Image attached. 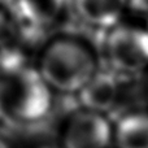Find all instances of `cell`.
Listing matches in <instances>:
<instances>
[{
	"mask_svg": "<svg viewBox=\"0 0 148 148\" xmlns=\"http://www.w3.org/2000/svg\"><path fill=\"white\" fill-rule=\"evenodd\" d=\"M53 92L77 95L97 72L92 48L81 38L69 34L46 42L35 64Z\"/></svg>",
	"mask_w": 148,
	"mask_h": 148,
	"instance_id": "1",
	"label": "cell"
},
{
	"mask_svg": "<svg viewBox=\"0 0 148 148\" xmlns=\"http://www.w3.org/2000/svg\"><path fill=\"white\" fill-rule=\"evenodd\" d=\"M53 107V91L35 65L1 70L0 118L4 122L35 125L48 117Z\"/></svg>",
	"mask_w": 148,
	"mask_h": 148,
	"instance_id": "2",
	"label": "cell"
},
{
	"mask_svg": "<svg viewBox=\"0 0 148 148\" xmlns=\"http://www.w3.org/2000/svg\"><path fill=\"white\" fill-rule=\"evenodd\" d=\"M104 51L109 65L125 74L148 68V31L131 25H117L107 31Z\"/></svg>",
	"mask_w": 148,
	"mask_h": 148,
	"instance_id": "3",
	"label": "cell"
},
{
	"mask_svg": "<svg viewBox=\"0 0 148 148\" xmlns=\"http://www.w3.org/2000/svg\"><path fill=\"white\" fill-rule=\"evenodd\" d=\"M114 127L107 114L77 108L68 114L60 131L61 148H108Z\"/></svg>",
	"mask_w": 148,
	"mask_h": 148,
	"instance_id": "4",
	"label": "cell"
},
{
	"mask_svg": "<svg viewBox=\"0 0 148 148\" xmlns=\"http://www.w3.org/2000/svg\"><path fill=\"white\" fill-rule=\"evenodd\" d=\"M120 86L113 73L97 70L77 94L79 108L105 114L116 105Z\"/></svg>",
	"mask_w": 148,
	"mask_h": 148,
	"instance_id": "5",
	"label": "cell"
},
{
	"mask_svg": "<svg viewBox=\"0 0 148 148\" xmlns=\"http://www.w3.org/2000/svg\"><path fill=\"white\" fill-rule=\"evenodd\" d=\"M70 0H16L12 10L25 26L43 31L55 25Z\"/></svg>",
	"mask_w": 148,
	"mask_h": 148,
	"instance_id": "6",
	"label": "cell"
},
{
	"mask_svg": "<svg viewBox=\"0 0 148 148\" xmlns=\"http://www.w3.org/2000/svg\"><path fill=\"white\" fill-rule=\"evenodd\" d=\"M70 5L87 26L108 31L118 25L127 0H72Z\"/></svg>",
	"mask_w": 148,
	"mask_h": 148,
	"instance_id": "7",
	"label": "cell"
},
{
	"mask_svg": "<svg viewBox=\"0 0 148 148\" xmlns=\"http://www.w3.org/2000/svg\"><path fill=\"white\" fill-rule=\"evenodd\" d=\"M113 140L118 148H148V114L129 113L117 121Z\"/></svg>",
	"mask_w": 148,
	"mask_h": 148,
	"instance_id": "8",
	"label": "cell"
},
{
	"mask_svg": "<svg viewBox=\"0 0 148 148\" xmlns=\"http://www.w3.org/2000/svg\"><path fill=\"white\" fill-rule=\"evenodd\" d=\"M14 3H16V0H0V7L12 9L13 5H14Z\"/></svg>",
	"mask_w": 148,
	"mask_h": 148,
	"instance_id": "9",
	"label": "cell"
},
{
	"mask_svg": "<svg viewBox=\"0 0 148 148\" xmlns=\"http://www.w3.org/2000/svg\"><path fill=\"white\" fill-rule=\"evenodd\" d=\"M130 1L133 3V4H136V5H144L146 9H148V0H127V4Z\"/></svg>",
	"mask_w": 148,
	"mask_h": 148,
	"instance_id": "10",
	"label": "cell"
},
{
	"mask_svg": "<svg viewBox=\"0 0 148 148\" xmlns=\"http://www.w3.org/2000/svg\"><path fill=\"white\" fill-rule=\"evenodd\" d=\"M31 148H61V147H56V146H53V144H38V146H34V147H31Z\"/></svg>",
	"mask_w": 148,
	"mask_h": 148,
	"instance_id": "11",
	"label": "cell"
},
{
	"mask_svg": "<svg viewBox=\"0 0 148 148\" xmlns=\"http://www.w3.org/2000/svg\"><path fill=\"white\" fill-rule=\"evenodd\" d=\"M0 148H10L9 146H8V143L1 138V136H0Z\"/></svg>",
	"mask_w": 148,
	"mask_h": 148,
	"instance_id": "12",
	"label": "cell"
},
{
	"mask_svg": "<svg viewBox=\"0 0 148 148\" xmlns=\"http://www.w3.org/2000/svg\"><path fill=\"white\" fill-rule=\"evenodd\" d=\"M146 29H147V31H148V9H147V26H146Z\"/></svg>",
	"mask_w": 148,
	"mask_h": 148,
	"instance_id": "13",
	"label": "cell"
},
{
	"mask_svg": "<svg viewBox=\"0 0 148 148\" xmlns=\"http://www.w3.org/2000/svg\"><path fill=\"white\" fill-rule=\"evenodd\" d=\"M0 77H1V66H0Z\"/></svg>",
	"mask_w": 148,
	"mask_h": 148,
	"instance_id": "14",
	"label": "cell"
}]
</instances>
